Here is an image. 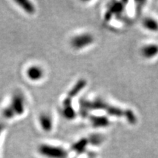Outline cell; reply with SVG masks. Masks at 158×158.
I'll return each mask as SVG.
<instances>
[{"instance_id": "obj_1", "label": "cell", "mask_w": 158, "mask_h": 158, "mask_svg": "<svg viewBox=\"0 0 158 158\" xmlns=\"http://www.w3.org/2000/svg\"><path fill=\"white\" fill-rule=\"evenodd\" d=\"M138 2H109L104 7L102 21L110 30H120L130 27L141 16L143 7Z\"/></svg>"}, {"instance_id": "obj_2", "label": "cell", "mask_w": 158, "mask_h": 158, "mask_svg": "<svg viewBox=\"0 0 158 158\" xmlns=\"http://www.w3.org/2000/svg\"><path fill=\"white\" fill-rule=\"evenodd\" d=\"M27 108V99L21 91H15L11 96L8 103L2 108L3 118L7 120L24 115Z\"/></svg>"}, {"instance_id": "obj_3", "label": "cell", "mask_w": 158, "mask_h": 158, "mask_svg": "<svg viewBox=\"0 0 158 158\" xmlns=\"http://www.w3.org/2000/svg\"><path fill=\"white\" fill-rule=\"evenodd\" d=\"M95 43V37L92 32L82 31L73 35L70 40V47L76 51H82L92 46Z\"/></svg>"}, {"instance_id": "obj_4", "label": "cell", "mask_w": 158, "mask_h": 158, "mask_svg": "<svg viewBox=\"0 0 158 158\" xmlns=\"http://www.w3.org/2000/svg\"><path fill=\"white\" fill-rule=\"evenodd\" d=\"M38 152L45 158H66L68 152L62 146L51 143H42L38 147Z\"/></svg>"}, {"instance_id": "obj_5", "label": "cell", "mask_w": 158, "mask_h": 158, "mask_svg": "<svg viewBox=\"0 0 158 158\" xmlns=\"http://www.w3.org/2000/svg\"><path fill=\"white\" fill-rule=\"evenodd\" d=\"M138 54L147 62H152L158 59V42L147 40L142 43L138 48Z\"/></svg>"}, {"instance_id": "obj_6", "label": "cell", "mask_w": 158, "mask_h": 158, "mask_svg": "<svg viewBox=\"0 0 158 158\" xmlns=\"http://www.w3.org/2000/svg\"><path fill=\"white\" fill-rule=\"evenodd\" d=\"M141 28L146 32L152 35L158 34V17L152 14L142 15L139 18Z\"/></svg>"}, {"instance_id": "obj_7", "label": "cell", "mask_w": 158, "mask_h": 158, "mask_svg": "<svg viewBox=\"0 0 158 158\" xmlns=\"http://www.w3.org/2000/svg\"><path fill=\"white\" fill-rule=\"evenodd\" d=\"M25 76L31 82H39L44 78L45 70L39 64H30L26 68Z\"/></svg>"}, {"instance_id": "obj_8", "label": "cell", "mask_w": 158, "mask_h": 158, "mask_svg": "<svg viewBox=\"0 0 158 158\" xmlns=\"http://www.w3.org/2000/svg\"><path fill=\"white\" fill-rule=\"evenodd\" d=\"M38 124L41 129L45 132H49L54 127L53 116L48 112H43L38 116Z\"/></svg>"}, {"instance_id": "obj_9", "label": "cell", "mask_w": 158, "mask_h": 158, "mask_svg": "<svg viewBox=\"0 0 158 158\" xmlns=\"http://www.w3.org/2000/svg\"><path fill=\"white\" fill-rule=\"evenodd\" d=\"M15 3L19 5L20 8L22 10H23V12H25L26 13H27V14L29 15L34 14L35 11H36L35 6L33 5V3L31 2H16Z\"/></svg>"}, {"instance_id": "obj_10", "label": "cell", "mask_w": 158, "mask_h": 158, "mask_svg": "<svg viewBox=\"0 0 158 158\" xmlns=\"http://www.w3.org/2000/svg\"><path fill=\"white\" fill-rule=\"evenodd\" d=\"M5 129V125H4V124L2 123V122H0V137H1V135H2Z\"/></svg>"}]
</instances>
